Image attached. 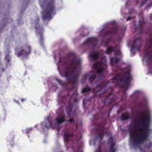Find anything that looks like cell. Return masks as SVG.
<instances>
[{"label": "cell", "instance_id": "cell-1", "mask_svg": "<svg viewBox=\"0 0 152 152\" xmlns=\"http://www.w3.org/2000/svg\"><path fill=\"white\" fill-rule=\"evenodd\" d=\"M150 120V115L148 113H142L135 120L131 131V137L135 144H140L146 139L149 131Z\"/></svg>", "mask_w": 152, "mask_h": 152}, {"label": "cell", "instance_id": "cell-2", "mask_svg": "<svg viewBox=\"0 0 152 152\" xmlns=\"http://www.w3.org/2000/svg\"><path fill=\"white\" fill-rule=\"evenodd\" d=\"M42 15L44 19H48L51 17L54 11V0H42Z\"/></svg>", "mask_w": 152, "mask_h": 152}, {"label": "cell", "instance_id": "cell-3", "mask_svg": "<svg viewBox=\"0 0 152 152\" xmlns=\"http://www.w3.org/2000/svg\"><path fill=\"white\" fill-rule=\"evenodd\" d=\"M130 81V74L129 73L125 74L121 80L120 84L121 86H125L129 83Z\"/></svg>", "mask_w": 152, "mask_h": 152}, {"label": "cell", "instance_id": "cell-4", "mask_svg": "<svg viewBox=\"0 0 152 152\" xmlns=\"http://www.w3.org/2000/svg\"><path fill=\"white\" fill-rule=\"evenodd\" d=\"M129 117L130 115L128 113H124L122 114L121 116V119L122 121H125L128 120L129 118Z\"/></svg>", "mask_w": 152, "mask_h": 152}, {"label": "cell", "instance_id": "cell-5", "mask_svg": "<svg viewBox=\"0 0 152 152\" xmlns=\"http://www.w3.org/2000/svg\"><path fill=\"white\" fill-rule=\"evenodd\" d=\"M90 90L91 89L90 88H89V87H86V88H84L82 90V92L83 93H86V92H88V91Z\"/></svg>", "mask_w": 152, "mask_h": 152}, {"label": "cell", "instance_id": "cell-6", "mask_svg": "<svg viewBox=\"0 0 152 152\" xmlns=\"http://www.w3.org/2000/svg\"><path fill=\"white\" fill-rule=\"evenodd\" d=\"M95 76L94 75H91L90 77L89 80L90 81H92L94 80V79H95Z\"/></svg>", "mask_w": 152, "mask_h": 152}, {"label": "cell", "instance_id": "cell-7", "mask_svg": "<svg viewBox=\"0 0 152 152\" xmlns=\"http://www.w3.org/2000/svg\"><path fill=\"white\" fill-rule=\"evenodd\" d=\"M97 55L96 54H95V55L93 56V58L94 59H96V58H97Z\"/></svg>", "mask_w": 152, "mask_h": 152}, {"label": "cell", "instance_id": "cell-8", "mask_svg": "<svg viewBox=\"0 0 152 152\" xmlns=\"http://www.w3.org/2000/svg\"><path fill=\"white\" fill-rule=\"evenodd\" d=\"M102 69H98L97 72L98 73H100V72H102Z\"/></svg>", "mask_w": 152, "mask_h": 152}]
</instances>
